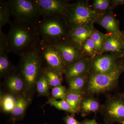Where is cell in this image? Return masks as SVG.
<instances>
[{
    "label": "cell",
    "instance_id": "obj_1",
    "mask_svg": "<svg viewBox=\"0 0 124 124\" xmlns=\"http://www.w3.org/2000/svg\"><path fill=\"white\" fill-rule=\"evenodd\" d=\"M7 35L8 50L22 57L35 48L40 40L36 24L14 20Z\"/></svg>",
    "mask_w": 124,
    "mask_h": 124
},
{
    "label": "cell",
    "instance_id": "obj_2",
    "mask_svg": "<svg viewBox=\"0 0 124 124\" xmlns=\"http://www.w3.org/2000/svg\"><path fill=\"white\" fill-rule=\"evenodd\" d=\"M20 58L18 71L25 83V93L32 98L37 81L44 71V63L37 46Z\"/></svg>",
    "mask_w": 124,
    "mask_h": 124
},
{
    "label": "cell",
    "instance_id": "obj_3",
    "mask_svg": "<svg viewBox=\"0 0 124 124\" xmlns=\"http://www.w3.org/2000/svg\"><path fill=\"white\" fill-rule=\"evenodd\" d=\"M42 18L36 24L41 40L53 44L68 39L70 28L63 16Z\"/></svg>",
    "mask_w": 124,
    "mask_h": 124
},
{
    "label": "cell",
    "instance_id": "obj_4",
    "mask_svg": "<svg viewBox=\"0 0 124 124\" xmlns=\"http://www.w3.org/2000/svg\"><path fill=\"white\" fill-rule=\"evenodd\" d=\"M124 71V61L119 62L117 66L106 73L90 74L85 93L93 95L110 91L117 84L119 78Z\"/></svg>",
    "mask_w": 124,
    "mask_h": 124
},
{
    "label": "cell",
    "instance_id": "obj_5",
    "mask_svg": "<svg viewBox=\"0 0 124 124\" xmlns=\"http://www.w3.org/2000/svg\"><path fill=\"white\" fill-rule=\"evenodd\" d=\"M100 14L84 1H78L69 4L63 17L70 29L81 26L93 27Z\"/></svg>",
    "mask_w": 124,
    "mask_h": 124
},
{
    "label": "cell",
    "instance_id": "obj_6",
    "mask_svg": "<svg viewBox=\"0 0 124 124\" xmlns=\"http://www.w3.org/2000/svg\"><path fill=\"white\" fill-rule=\"evenodd\" d=\"M14 20L20 22L36 24L42 18L34 0H7Z\"/></svg>",
    "mask_w": 124,
    "mask_h": 124
},
{
    "label": "cell",
    "instance_id": "obj_7",
    "mask_svg": "<svg viewBox=\"0 0 124 124\" xmlns=\"http://www.w3.org/2000/svg\"><path fill=\"white\" fill-rule=\"evenodd\" d=\"M37 46L44 68L52 69L63 76L65 66L60 52L57 48L41 40Z\"/></svg>",
    "mask_w": 124,
    "mask_h": 124
},
{
    "label": "cell",
    "instance_id": "obj_8",
    "mask_svg": "<svg viewBox=\"0 0 124 124\" xmlns=\"http://www.w3.org/2000/svg\"><path fill=\"white\" fill-rule=\"evenodd\" d=\"M105 124H113L124 120V96L115 95L108 97L101 110Z\"/></svg>",
    "mask_w": 124,
    "mask_h": 124
},
{
    "label": "cell",
    "instance_id": "obj_9",
    "mask_svg": "<svg viewBox=\"0 0 124 124\" xmlns=\"http://www.w3.org/2000/svg\"><path fill=\"white\" fill-rule=\"evenodd\" d=\"M122 57V54L108 53L90 59V74L104 73L112 70L118 65V59Z\"/></svg>",
    "mask_w": 124,
    "mask_h": 124
},
{
    "label": "cell",
    "instance_id": "obj_10",
    "mask_svg": "<svg viewBox=\"0 0 124 124\" xmlns=\"http://www.w3.org/2000/svg\"><path fill=\"white\" fill-rule=\"evenodd\" d=\"M51 45L56 47L60 52L65 69L71 64L84 57L81 49L69 39Z\"/></svg>",
    "mask_w": 124,
    "mask_h": 124
},
{
    "label": "cell",
    "instance_id": "obj_11",
    "mask_svg": "<svg viewBox=\"0 0 124 124\" xmlns=\"http://www.w3.org/2000/svg\"><path fill=\"white\" fill-rule=\"evenodd\" d=\"M42 18L62 16H63L69 4L62 0H34Z\"/></svg>",
    "mask_w": 124,
    "mask_h": 124
},
{
    "label": "cell",
    "instance_id": "obj_12",
    "mask_svg": "<svg viewBox=\"0 0 124 124\" xmlns=\"http://www.w3.org/2000/svg\"><path fill=\"white\" fill-rule=\"evenodd\" d=\"M96 23L106 29L108 33L124 39V34L120 31L118 21L110 10L100 14Z\"/></svg>",
    "mask_w": 124,
    "mask_h": 124
},
{
    "label": "cell",
    "instance_id": "obj_13",
    "mask_svg": "<svg viewBox=\"0 0 124 124\" xmlns=\"http://www.w3.org/2000/svg\"><path fill=\"white\" fill-rule=\"evenodd\" d=\"M90 58L84 57L65 69L64 74L67 81L89 73Z\"/></svg>",
    "mask_w": 124,
    "mask_h": 124
},
{
    "label": "cell",
    "instance_id": "obj_14",
    "mask_svg": "<svg viewBox=\"0 0 124 124\" xmlns=\"http://www.w3.org/2000/svg\"><path fill=\"white\" fill-rule=\"evenodd\" d=\"M4 83L9 93L17 96L25 93V83L18 71L4 78Z\"/></svg>",
    "mask_w": 124,
    "mask_h": 124
},
{
    "label": "cell",
    "instance_id": "obj_15",
    "mask_svg": "<svg viewBox=\"0 0 124 124\" xmlns=\"http://www.w3.org/2000/svg\"><path fill=\"white\" fill-rule=\"evenodd\" d=\"M124 44V39L111 33L106 34L102 47V54L107 53L122 54Z\"/></svg>",
    "mask_w": 124,
    "mask_h": 124
},
{
    "label": "cell",
    "instance_id": "obj_16",
    "mask_svg": "<svg viewBox=\"0 0 124 124\" xmlns=\"http://www.w3.org/2000/svg\"><path fill=\"white\" fill-rule=\"evenodd\" d=\"M93 27L88 26H81L70 28L68 33V39L81 49L83 43L90 37Z\"/></svg>",
    "mask_w": 124,
    "mask_h": 124
},
{
    "label": "cell",
    "instance_id": "obj_17",
    "mask_svg": "<svg viewBox=\"0 0 124 124\" xmlns=\"http://www.w3.org/2000/svg\"><path fill=\"white\" fill-rule=\"evenodd\" d=\"M31 101L32 98L26 93L18 96L15 106L10 113L11 119L15 122L23 119Z\"/></svg>",
    "mask_w": 124,
    "mask_h": 124
},
{
    "label": "cell",
    "instance_id": "obj_18",
    "mask_svg": "<svg viewBox=\"0 0 124 124\" xmlns=\"http://www.w3.org/2000/svg\"><path fill=\"white\" fill-rule=\"evenodd\" d=\"M102 106L97 99L93 95L85 94L81 102L80 112L82 116L85 117L93 112L101 110Z\"/></svg>",
    "mask_w": 124,
    "mask_h": 124
},
{
    "label": "cell",
    "instance_id": "obj_19",
    "mask_svg": "<svg viewBox=\"0 0 124 124\" xmlns=\"http://www.w3.org/2000/svg\"><path fill=\"white\" fill-rule=\"evenodd\" d=\"M18 96L8 92L0 93V106L1 110L5 113H11L15 106Z\"/></svg>",
    "mask_w": 124,
    "mask_h": 124
},
{
    "label": "cell",
    "instance_id": "obj_20",
    "mask_svg": "<svg viewBox=\"0 0 124 124\" xmlns=\"http://www.w3.org/2000/svg\"><path fill=\"white\" fill-rule=\"evenodd\" d=\"M8 52L0 53V76L5 78L9 74L18 71L16 67L10 62L8 56Z\"/></svg>",
    "mask_w": 124,
    "mask_h": 124
},
{
    "label": "cell",
    "instance_id": "obj_21",
    "mask_svg": "<svg viewBox=\"0 0 124 124\" xmlns=\"http://www.w3.org/2000/svg\"><path fill=\"white\" fill-rule=\"evenodd\" d=\"M89 75L90 73H88L67 81L68 89L73 92L85 93Z\"/></svg>",
    "mask_w": 124,
    "mask_h": 124
},
{
    "label": "cell",
    "instance_id": "obj_22",
    "mask_svg": "<svg viewBox=\"0 0 124 124\" xmlns=\"http://www.w3.org/2000/svg\"><path fill=\"white\" fill-rule=\"evenodd\" d=\"M85 94V93L73 92L68 89L65 100L68 103L76 113H78L80 112L81 102Z\"/></svg>",
    "mask_w": 124,
    "mask_h": 124
},
{
    "label": "cell",
    "instance_id": "obj_23",
    "mask_svg": "<svg viewBox=\"0 0 124 124\" xmlns=\"http://www.w3.org/2000/svg\"><path fill=\"white\" fill-rule=\"evenodd\" d=\"M44 72L46 76L50 88L62 85V76L55 71L45 67Z\"/></svg>",
    "mask_w": 124,
    "mask_h": 124
},
{
    "label": "cell",
    "instance_id": "obj_24",
    "mask_svg": "<svg viewBox=\"0 0 124 124\" xmlns=\"http://www.w3.org/2000/svg\"><path fill=\"white\" fill-rule=\"evenodd\" d=\"M11 12L7 1H0V31L6 24H10Z\"/></svg>",
    "mask_w": 124,
    "mask_h": 124
},
{
    "label": "cell",
    "instance_id": "obj_25",
    "mask_svg": "<svg viewBox=\"0 0 124 124\" xmlns=\"http://www.w3.org/2000/svg\"><path fill=\"white\" fill-rule=\"evenodd\" d=\"M49 88L47 78L43 71L37 81L36 90L38 95L48 96L49 94Z\"/></svg>",
    "mask_w": 124,
    "mask_h": 124
},
{
    "label": "cell",
    "instance_id": "obj_26",
    "mask_svg": "<svg viewBox=\"0 0 124 124\" xmlns=\"http://www.w3.org/2000/svg\"><path fill=\"white\" fill-rule=\"evenodd\" d=\"M106 34L93 27L90 38L95 45L97 55L102 54V48Z\"/></svg>",
    "mask_w": 124,
    "mask_h": 124
},
{
    "label": "cell",
    "instance_id": "obj_27",
    "mask_svg": "<svg viewBox=\"0 0 124 124\" xmlns=\"http://www.w3.org/2000/svg\"><path fill=\"white\" fill-rule=\"evenodd\" d=\"M92 8L99 14H102L110 11L113 7L112 0H94L92 4Z\"/></svg>",
    "mask_w": 124,
    "mask_h": 124
},
{
    "label": "cell",
    "instance_id": "obj_28",
    "mask_svg": "<svg viewBox=\"0 0 124 124\" xmlns=\"http://www.w3.org/2000/svg\"><path fill=\"white\" fill-rule=\"evenodd\" d=\"M46 103L53 106L58 110L66 111L70 113L72 115L74 116L76 113L68 103L65 100H57L51 98L49 99Z\"/></svg>",
    "mask_w": 124,
    "mask_h": 124
},
{
    "label": "cell",
    "instance_id": "obj_29",
    "mask_svg": "<svg viewBox=\"0 0 124 124\" xmlns=\"http://www.w3.org/2000/svg\"><path fill=\"white\" fill-rule=\"evenodd\" d=\"M81 50L84 56L86 55L90 59L94 57L97 55L95 45L90 37L83 43Z\"/></svg>",
    "mask_w": 124,
    "mask_h": 124
},
{
    "label": "cell",
    "instance_id": "obj_30",
    "mask_svg": "<svg viewBox=\"0 0 124 124\" xmlns=\"http://www.w3.org/2000/svg\"><path fill=\"white\" fill-rule=\"evenodd\" d=\"M68 89L62 85L55 86L52 89L51 94L52 98L65 100Z\"/></svg>",
    "mask_w": 124,
    "mask_h": 124
},
{
    "label": "cell",
    "instance_id": "obj_31",
    "mask_svg": "<svg viewBox=\"0 0 124 124\" xmlns=\"http://www.w3.org/2000/svg\"><path fill=\"white\" fill-rule=\"evenodd\" d=\"M63 120L66 124H82V122L76 119L74 116L69 115L68 113L63 118Z\"/></svg>",
    "mask_w": 124,
    "mask_h": 124
},
{
    "label": "cell",
    "instance_id": "obj_32",
    "mask_svg": "<svg viewBox=\"0 0 124 124\" xmlns=\"http://www.w3.org/2000/svg\"><path fill=\"white\" fill-rule=\"evenodd\" d=\"M82 124H100L97 122L95 119H86L82 122Z\"/></svg>",
    "mask_w": 124,
    "mask_h": 124
},
{
    "label": "cell",
    "instance_id": "obj_33",
    "mask_svg": "<svg viewBox=\"0 0 124 124\" xmlns=\"http://www.w3.org/2000/svg\"><path fill=\"white\" fill-rule=\"evenodd\" d=\"M113 7L119 5L124 4V0H112Z\"/></svg>",
    "mask_w": 124,
    "mask_h": 124
},
{
    "label": "cell",
    "instance_id": "obj_34",
    "mask_svg": "<svg viewBox=\"0 0 124 124\" xmlns=\"http://www.w3.org/2000/svg\"><path fill=\"white\" fill-rule=\"evenodd\" d=\"M122 55H123V57L124 58V49H123V51H122Z\"/></svg>",
    "mask_w": 124,
    "mask_h": 124
},
{
    "label": "cell",
    "instance_id": "obj_35",
    "mask_svg": "<svg viewBox=\"0 0 124 124\" xmlns=\"http://www.w3.org/2000/svg\"><path fill=\"white\" fill-rule=\"evenodd\" d=\"M119 123L122 124H124V120L123 121H121V122H120Z\"/></svg>",
    "mask_w": 124,
    "mask_h": 124
},
{
    "label": "cell",
    "instance_id": "obj_36",
    "mask_svg": "<svg viewBox=\"0 0 124 124\" xmlns=\"http://www.w3.org/2000/svg\"><path fill=\"white\" fill-rule=\"evenodd\" d=\"M13 124H15V121H13Z\"/></svg>",
    "mask_w": 124,
    "mask_h": 124
},
{
    "label": "cell",
    "instance_id": "obj_37",
    "mask_svg": "<svg viewBox=\"0 0 124 124\" xmlns=\"http://www.w3.org/2000/svg\"></svg>",
    "mask_w": 124,
    "mask_h": 124
},
{
    "label": "cell",
    "instance_id": "obj_38",
    "mask_svg": "<svg viewBox=\"0 0 124 124\" xmlns=\"http://www.w3.org/2000/svg\"></svg>",
    "mask_w": 124,
    "mask_h": 124
}]
</instances>
